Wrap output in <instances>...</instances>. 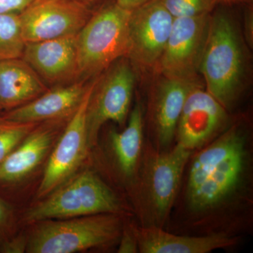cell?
Instances as JSON below:
<instances>
[{
    "instance_id": "17",
    "label": "cell",
    "mask_w": 253,
    "mask_h": 253,
    "mask_svg": "<svg viewBox=\"0 0 253 253\" xmlns=\"http://www.w3.org/2000/svg\"><path fill=\"white\" fill-rule=\"evenodd\" d=\"M131 229L142 253H208L235 244V239L224 234L186 236L166 232L157 226Z\"/></svg>"
},
{
    "instance_id": "16",
    "label": "cell",
    "mask_w": 253,
    "mask_h": 253,
    "mask_svg": "<svg viewBox=\"0 0 253 253\" xmlns=\"http://www.w3.org/2000/svg\"><path fill=\"white\" fill-rule=\"evenodd\" d=\"M90 81H76L49 87L31 102L3 112L0 117L23 123H41L71 117L81 104Z\"/></svg>"
},
{
    "instance_id": "30",
    "label": "cell",
    "mask_w": 253,
    "mask_h": 253,
    "mask_svg": "<svg viewBox=\"0 0 253 253\" xmlns=\"http://www.w3.org/2000/svg\"><path fill=\"white\" fill-rule=\"evenodd\" d=\"M0 114H1V113H0Z\"/></svg>"
},
{
    "instance_id": "13",
    "label": "cell",
    "mask_w": 253,
    "mask_h": 253,
    "mask_svg": "<svg viewBox=\"0 0 253 253\" xmlns=\"http://www.w3.org/2000/svg\"><path fill=\"white\" fill-rule=\"evenodd\" d=\"M21 58L49 87L80 81L77 35L26 42Z\"/></svg>"
},
{
    "instance_id": "14",
    "label": "cell",
    "mask_w": 253,
    "mask_h": 253,
    "mask_svg": "<svg viewBox=\"0 0 253 253\" xmlns=\"http://www.w3.org/2000/svg\"><path fill=\"white\" fill-rule=\"evenodd\" d=\"M71 117L39 123L0 163V186L14 185L31 175L49 156Z\"/></svg>"
},
{
    "instance_id": "12",
    "label": "cell",
    "mask_w": 253,
    "mask_h": 253,
    "mask_svg": "<svg viewBox=\"0 0 253 253\" xmlns=\"http://www.w3.org/2000/svg\"><path fill=\"white\" fill-rule=\"evenodd\" d=\"M191 152L176 144L169 151L153 155L147 161L145 194L151 212L158 221H164L170 212Z\"/></svg>"
},
{
    "instance_id": "29",
    "label": "cell",
    "mask_w": 253,
    "mask_h": 253,
    "mask_svg": "<svg viewBox=\"0 0 253 253\" xmlns=\"http://www.w3.org/2000/svg\"><path fill=\"white\" fill-rule=\"evenodd\" d=\"M84 1H89V2L94 3L96 1H99V0H84Z\"/></svg>"
},
{
    "instance_id": "5",
    "label": "cell",
    "mask_w": 253,
    "mask_h": 253,
    "mask_svg": "<svg viewBox=\"0 0 253 253\" xmlns=\"http://www.w3.org/2000/svg\"><path fill=\"white\" fill-rule=\"evenodd\" d=\"M28 239L26 252L74 253L106 246L122 233L118 214H99L38 221Z\"/></svg>"
},
{
    "instance_id": "18",
    "label": "cell",
    "mask_w": 253,
    "mask_h": 253,
    "mask_svg": "<svg viewBox=\"0 0 253 253\" xmlns=\"http://www.w3.org/2000/svg\"><path fill=\"white\" fill-rule=\"evenodd\" d=\"M49 89L22 58L0 61V111L22 106Z\"/></svg>"
},
{
    "instance_id": "11",
    "label": "cell",
    "mask_w": 253,
    "mask_h": 253,
    "mask_svg": "<svg viewBox=\"0 0 253 253\" xmlns=\"http://www.w3.org/2000/svg\"><path fill=\"white\" fill-rule=\"evenodd\" d=\"M227 111L204 86H194L176 125L177 144L193 151L212 141L225 129L229 121Z\"/></svg>"
},
{
    "instance_id": "3",
    "label": "cell",
    "mask_w": 253,
    "mask_h": 253,
    "mask_svg": "<svg viewBox=\"0 0 253 253\" xmlns=\"http://www.w3.org/2000/svg\"><path fill=\"white\" fill-rule=\"evenodd\" d=\"M130 11L116 2L95 11L77 35L80 81L98 77L113 63L127 57Z\"/></svg>"
},
{
    "instance_id": "27",
    "label": "cell",
    "mask_w": 253,
    "mask_h": 253,
    "mask_svg": "<svg viewBox=\"0 0 253 253\" xmlns=\"http://www.w3.org/2000/svg\"><path fill=\"white\" fill-rule=\"evenodd\" d=\"M149 1L151 0H115V2L123 9L131 11Z\"/></svg>"
},
{
    "instance_id": "24",
    "label": "cell",
    "mask_w": 253,
    "mask_h": 253,
    "mask_svg": "<svg viewBox=\"0 0 253 253\" xmlns=\"http://www.w3.org/2000/svg\"><path fill=\"white\" fill-rule=\"evenodd\" d=\"M120 238H121V241H120L118 253H136L139 252L137 239L131 229L122 231Z\"/></svg>"
},
{
    "instance_id": "7",
    "label": "cell",
    "mask_w": 253,
    "mask_h": 253,
    "mask_svg": "<svg viewBox=\"0 0 253 253\" xmlns=\"http://www.w3.org/2000/svg\"><path fill=\"white\" fill-rule=\"evenodd\" d=\"M211 14L174 18L167 44L154 71L157 75L204 85L200 74Z\"/></svg>"
},
{
    "instance_id": "4",
    "label": "cell",
    "mask_w": 253,
    "mask_h": 253,
    "mask_svg": "<svg viewBox=\"0 0 253 253\" xmlns=\"http://www.w3.org/2000/svg\"><path fill=\"white\" fill-rule=\"evenodd\" d=\"M25 214L27 222L99 214H119L122 204L114 191L89 169L76 173Z\"/></svg>"
},
{
    "instance_id": "22",
    "label": "cell",
    "mask_w": 253,
    "mask_h": 253,
    "mask_svg": "<svg viewBox=\"0 0 253 253\" xmlns=\"http://www.w3.org/2000/svg\"><path fill=\"white\" fill-rule=\"evenodd\" d=\"M173 18L194 17L211 14L217 0H161Z\"/></svg>"
},
{
    "instance_id": "19",
    "label": "cell",
    "mask_w": 253,
    "mask_h": 253,
    "mask_svg": "<svg viewBox=\"0 0 253 253\" xmlns=\"http://www.w3.org/2000/svg\"><path fill=\"white\" fill-rule=\"evenodd\" d=\"M143 109L136 101L129 113L127 125L121 131L110 133L111 149L118 169L126 177L134 175L137 169L142 149Z\"/></svg>"
},
{
    "instance_id": "26",
    "label": "cell",
    "mask_w": 253,
    "mask_h": 253,
    "mask_svg": "<svg viewBox=\"0 0 253 253\" xmlns=\"http://www.w3.org/2000/svg\"><path fill=\"white\" fill-rule=\"evenodd\" d=\"M244 39L250 46L253 43V12L252 7L246 11L244 18Z\"/></svg>"
},
{
    "instance_id": "25",
    "label": "cell",
    "mask_w": 253,
    "mask_h": 253,
    "mask_svg": "<svg viewBox=\"0 0 253 253\" xmlns=\"http://www.w3.org/2000/svg\"><path fill=\"white\" fill-rule=\"evenodd\" d=\"M36 0H0V14H19Z\"/></svg>"
},
{
    "instance_id": "8",
    "label": "cell",
    "mask_w": 253,
    "mask_h": 253,
    "mask_svg": "<svg viewBox=\"0 0 253 253\" xmlns=\"http://www.w3.org/2000/svg\"><path fill=\"white\" fill-rule=\"evenodd\" d=\"M96 78H93L81 104L70 118L49 158L38 197L42 199L76 174L89 151L86 133V110Z\"/></svg>"
},
{
    "instance_id": "23",
    "label": "cell",
    "mask_w": 253,
    "mask_h": 253,
    "mask_svg": "<svg viewBox=\"0 0 253 253\" xmlns=\"http://www.w3.org/2000/svg\"><path fill=\"white\" fill-rule=\"evenodd\" d=\"M13 211L9 205L0 198V246L9 240L12 230Z\"/></svg>"
},
{
    "instance_id": "9",
    "label": "cell",
    "mask_w": 253,
    "mask_h": 253,
    "mask_svg": "<svg viewBox=\"0 0 253 253\" xmlns=\"http://www.w3.org/2000/svg\"><path fill=\"white\" fill-rule=\"evenodd\" d=\"M96 10L84 0H36L19 14L23 40L33 42L78 35Z\"/></svg>"
},
{
    "instance_id": "21",
    "label": "cell",
    "mask_w": 253,
    "mask_h": 253,
    "mask_svg": "<svg viewBox=\"0 0 253 253\" xmlns=\"http://www.w3.org/2000/svg\"><path fill=\"white\" fill-rule=\"evenodd\" d=\"M39 123H16L0 117V163Z\"/></svg>"
},
{
    "instance_id": "20",
    "label": "cell",
    "mask_w": 253,
    "mask_h": 253,
    "mask_svg": "<svg viewBox=\"0 0 253 253\" xmlns=\"http://www.w3.org/2000/svg\"><path fill=\"white\" fill-rule=\"evenodd\" d=\"M25 44L19 14H0V61L21 58Z\"/></svg>"
},
{
    "instance_id": "1",
    "label": "cell",
    "mask_w": 253,
    "mask_h": 253,
    "mask_svg": "<svg viewBox=\"0 0 253 253\" xmlns=\"http://www.w3.org/2000/svg\"><path fill=\"white\" fill-rule=\"evenodd\" d=\"M247 160L246 138L233 125L196 155L186 184V199L195 212H206L225 203L242 182Z\"/></svg>"
},
{
    "instance_id": "28",
    "label": "cell",
    "mask_w": 253,
    "mask_h": 253,
    "mask_svg": "<svg viewBox=\"0 0 253 253\" xmlns=\"http://www.w3.org/2000/svg\"><path fill=\"white\" fill-rule=\"evenodd\" d=\"M252 0H217V2L223 3V4H235V3L251 2Z\"/></svg>"
},
{
    "instance_id": "10",
    "label": "cell",
    "mask_w": 253,
    "mask_h": 253,
    "mask_svg": "<svg viewBox=\"0 0 253 253\" xmlns=\"http://www.w3.org/2000/svg\"><path fill=\"white\" fill-rule=\"evenodd\" d=\"M174 19L161 0H151L130 11L127 58L134 68L154 70L167 44Z\"/></svg>"
},
{
    "instance_id": "15",
    "label": "cell",
    "mask_w": 253,
    "mask_h": 253,
    "mask_svg": "<svg viewBox=\"0 0 253 253\" xmlns=\"http://www.w3.org/2000/svg\"><path fill=\"white\" fill-rule=\"evenodd\" d=\"M196 83L158 75L150 91L149 118L151 129L162 147H167L175 137L176 125L186 98Z\"/></svg>"
},
{
    "instance_id": "2",
    "label": "cell",
    "mask_w": 253,
    "mask_h": 253,
    "mask_svg": "<svg viewBox=\"0 0 253 253\" xmlns=\"http://www.w3.org/2000/svg\"><path fill=\"white\" fill-rule=\"evenodd\" d=\"M200 74L206 90L226 110L242 93L249 75V58L239 26L226 9L211 13Z\"/></svg>"
},
{
    "instance_id": "6",
    "label": "cell",
    "mask_w": 253,
    "mask_h": 253,
    "mask_svg": "<svg viewBox=\"0 0 253 253\" xmlns=\"http://www.w3.org/2000/svg\"><path fill=\"white\" fill-rule=\"evenodd\" d=\"M135 82V68L127 57L118 59L96 78L86 110L89 149L96 144L105 123L112 121L124 126L129 116Z\"/></svg>"
}]
</instances>
